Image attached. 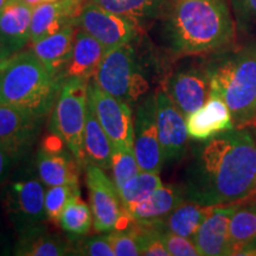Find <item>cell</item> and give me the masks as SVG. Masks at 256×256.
Listing matches in <instances>:
<instances>
[{
  "label": "cell",
  "mask_w": 256,
  "mask_h": 256,
  "mask_svg": "<svg viewBox=\"0 0 256 256\" xmlns=\"http://www.w3.org/2000/svg\"><path fill=\"white\" fill-rule=\"evenodd\" d=\"M62 84L31 50L17 52L0 66V104L46 119Z\"/></svg>",
  "instance_id": "obj_3"
},
{
  "label": "cell",
  "mask_w": 256,
  "mask_h": 256,
  "mask_svg": "<svg viewBox=\"0 0 256 256\" xmlns=\"http://www.w3.org/2000/svg\"><path fill=\"white\" fill-rule=\"evenodd\" d=\"M252 127H254L255 128V134H254V138H255V142H256V124H254V126H252Z\"/></svg>",
  "instance_id": "obj_41"
},
{
  "label": "cell",
  "mask_w": 256,
  "mask_h": 256,
  "mask_svg": "<svg viewBox=\"0 0 256 256\" xmlns=\"http://www.w3.org/2000/svg\"><path fill=\"white\" fill-rule=\"evenodd\" d=\"M108 11L140 20L156 18L162 12L165 0H89Z\"/></svg>",
  "instance_id": "obj_28"
},
{
  "label": "cell",
  "mask_w": 256,
  "mask_h": 256,
  "mask_svg": "<svg viewBox=\"0 0 256 256\" xmlns=\"http://www.w3.org/2000/svg\"><path fill=\"white\" fill-rule=\"evenodd\" d=\"M134 153L142 171L160 174L165 165L156 119L154 94L146 95L134 116Z\"/></svg>",
  "instance_id": "obj_13"
},
{
  "label": "cell",
  "mask_w": 256,
  "mask_h": 256,
  "mask_svg": "<svg viewBox=\"0 0 256 256\" xmlns=\"http://www.w3.org/2000/svg\"><path fill=\"white\" fill-rule=\"evenodd\" d=\"M72 255L83 256H115L107 235L78 238L72 240Z\"/></svg>",
  "instance_id": "obj_34"
},
{
  "label": "cell",
  "mask_w": 256,
  "mask_h": 256,
  "mask_svg": "<svg viewBox=\"0 0 256 256\" xmlns=\"http://www.w3.org/2000/svg\"><path fill=\"white\" fill-rule=\"evenodd\" d=\"M110 170L112 176H113L112 180L118 190L122 188L130 178H133L142 171L134 151H124V150L118 148H113Z\"/></svg>",
  "instance_id": "obj_31"
},
{
  "label": "cell",
  "mask_w": 256,
  "mask_h": 256,
  "mask_svg": "<svg viewBox=\"0 0 256 256\" xmlns=\"http://www.w3.org/2000/svg\"><path fill=\"white\" fill-rule=\"evenodd\" d=\"M154 98L156 127L164 162L176 164L186 153L188 140L186 118L162 89L156 92Z\"/></svg>",
  "instance_id": "obj_14"
},
{
  "label": "cell",
  "mask_w": 256,
  "mask_h": 256,
  "mask_svg": "<svg viewBox=\"0 0 256 256\" xmlns=\"http://www.w3.org/2000/svg\"><path fill=\"white\" fill-rule=\"evenodd\" d=\"M106 52L107 50L100 42L78 28L74 42L72 58L63 74V82L72 78L90 81Z\"/></svg>",
  "instance_id": "obj_22"
},
{
  "label": "cell",
  "mask_w": 256,
  "mask_h": 256,
  "mask_svg": "<svg viewBox=\"0 0 256 256\" xmlns=\"http://www.w3.org/2000/svg\"><path fill=\"white\" fill-rule=\"evenodd\" d=\"M32 10L24 0H8L0 10V34L18 52L30 40Z\"/></svg>",
  "instance_id": "obj_24"
},
{
  "label": "cell",
  "mask_w": 256,
  "mask_h": 256,
  "mask_svg": "<svg viewBox=\"0 0 256 256\" xmlns=\"http://www.w3.org/2000/svg\"><path fill=\"white\" fill-rule=\"evenodd\" d=\"M92 80L102 90L128 104L142 98L150 88L130 42L107 51Z\"/></svg>",
  "instance_id": "obj_6"
},
{
  "label": "cell",
  "mask_w": 256,
  "mask_h": 256,
  "mask_svg": "<svg viewBox=\"0 0 256 256\" xmlns=\"http://www.w3.org/2000/svg\"><path fill=\"white\" fill-rule=\"evenodd\" d=\"M76 25L100 42L107 51L130 43L138 34V23L132 18L108 11L92 2L83 8Z\"/></svg>",
  "instance_id": "obj_12"
},
{
  "label": "cell",
  "mask_w": 256,
  "mask_h": 256,
  "mask_svg": "<svg viewBox=\"0 0 256 256\" xmlns=\"http://www.w3.org/2000/svg\"><path fill=\"white\" fill-rule=\"evenodd\" d=\"M16 162L17 160L14 156L0 147V185L4 183L5 179L8 178L10 171L14 168Z\"/></svg>",
  "instance_id": "obj_36"
},
{
  "label": "cell",
  "mask_w": 256,
  "mask_h": 256,
  "mask_svg": "<svg viewBox=\"0 0 256 256\" xmlns=\"http://www.w3.org/2000/svg\"><path fill=\"white\" fill-rule=\"evenodd\" d=\"M76 25H69L56 34L31 43L30 50L52 76L63 83V74L72 55Z\"/></svg>",
  "instance_id": "obj_19"
},
{
  "label": "cell",
  "mask_w": 256,
  "mask_h": 256,
  "mask_svg": "<svg viewBox=\"0 0 256 256\" xmlns=\"http://www.w3.org/2000/svg\"><path fill=\"white\" fill-rule=\"evenodd\" d=\"M14 254L19 256H63L72 255V240L48 229L46 223L17 234Z\"/></svg>",
  "instance_id": "obj_21"
},
{
  "label": "cell",
  "mask_w": 256,
  "mask_h": 256,
  "mask_svg": "<svg viewBox=\"0 0 256 256\" xmlns=\"http://www.w3.org/2000/svg\"><path fill=\"white\" fill-rule=\"evenodd\" d=\"M81 194L80 188L72 185H55L46 190V212L48 220L58 223L60 216L69 200L75 194Z\"/></svg>",
  "instance_id": "obj_33"
},
{
  "label": "cell",
  "mask_w": 256,
  "mask_h": 256,
  "mask_svg": "<svg viewBox=\"0 0 256 256\" xmlns=\"http://www.w3.org/2000/svg\"><path fill=\"white\" fill-rule=\"evenodd\" d=\"M88 84L86 80H66L51 112V132L63 139L82 168H86L84 127L88 112Z\"/></svg>",
  "instance_id": "obj_5"
},
{
  "label": "cell",
  "mask_w": 256,
  "mask_h": 256,
  "mask_svg": "<svg viewBox=\"0 0 256 256\" xmlns=\"http://www.w3.org/2000/svg\"><path fill=\"white\" fill-rule=\"evenodd\" d=\"M44 118L11 106L0 104V147L19 160L34 147Z\"/></svg>",
  "instance_id": "obj_15"
},
{
  "label": "cell",
  "mask_w": 256,
  "mask_h": 256,
  "mask_svg": "<svg viewBox=\"0 0 256 256\" xmlns=\"http://www.w3.org/2000/svg\"><path fill=\"white\" fill-rule=\"evenodd\" d=\"M44 186L34 168H26L5 186L2 206L16 234L46 223L48 216Z\"/></svg>",
  "instance_id": "obj_7"
},
{
  "label": "cell",
  "mask_w": 256,
  "mask_h": 256,
  "mask_svg": "<svg viewBox=\"0 0 256 256\" xmlns=\"http://www.w3.org/2000/svg\"><path fill=\"white\" fill-rule=\"evenodd\" d=\"M107 236L115 256L142 255V228L134 220L127 228L112 230Z\"/></svg>",
  "instance_id": "obj_30"
},
{
  "label": "cell",
  "mask_w": 256,
  "mask_h": 256,
  "mask_svg": "<svg viewBox=\"0 0 256 256\" xmlns=\"http://www.w3.org/2000/svg\"><path fill=\"white\" fill-rule=\"evenodd\" d=\"M184 200L183 188L174 185H162L126 212L136 223L151 226L168 216Z\"/></svg>",
  "instance_id": "obj_20"
},
{
  "label": "cell",
  "mask_w": 256,
  "mask_h": 256,
  "mask_svg": "<svg viewBox=\"0 0 256 256\" xmlns=\"http://www.w3.org/2000/svg\"><path fill=\"white\" fill-rule=\"evenodd\" d=\"M4 62H5V60H4ZM4 62H0V66H2V63H4Z\"/></svg>",
  "instance_id": "obj_42"
},
{
  "label": "cell",
  "mask_w": 256,
  "mask_h": 256,
  "mask_svg": "<svg viewBox=\"0 0 256 256\" xmlns=\"http://www.w3.org/2000/svg\"><path fill=\"white\" fill-rule=\"evenodd\" d=\"M43 2H57V0H43Z\"/></svg>",
  "instance_id": "obj_40"
},
{
  "label": "cell",
  "mask_w": 256,
  "mask_h": 256,
  "mask_svg": "<svg viewBox=\"0 0 256 256\" xmlns=\"http://www.w3.org/2000/svg\"><path fill=\"white\" fill-rule=\"evenodd\" d=\"M236 31L256 40V0H230Z\"/></svg>",
  "instance_id": "obj_32"
},
{
  "label": "cell",
  "mask_w": 256,
  "mask_h": 256,
  "mask_svg": "<svg viewBox=\"0 0 256 256\" xmlns=\"http://www.w3.org/2000/svg\"><path fill=\"white\" fill-rule=\"evenodd\" d=\"M160 232L170 256H200L192 238L162 230Z\"/></svg>",
  "instance_id": "obj_35"
},
{
  "label": "cell",
  "mask_w": 256,
  "mask_h": 256,
  "mask_svg": "<svg viewBox=\"0 0 256 256\" xmlns=\"http://www.w3.org/2000/svg\"><path fill=\"white\" fill-rule=\"evenodd\" d=\"M24 2L30 6H32V8H34V6L42 4V2H43V0H24Z\"/></svg>",
  "instance_id": "obj_38"
},
{
  "label": "cell",
  "mask_w": 256,
  "mask_h": 256,
  "mask_svg": "<svg viewBox=\"0 0 256 256\" xmlns=\"http://www.w3.org/2000/svg\"><path fill=\"white\" fill-rule=\"evenodd\" d=\"M255 196H256V194H255Z\"/></svg>",
  "instance_id": "obj_45"
},
{
  "label": "cell",
  "mask_w": 256,
  "mask_h": 256,
  "mask_svg": "<svg viewBox=\"0 0 256 256\" xmlns=\"http://www.w3.org/2000/svg\"><path fill=\"white\" fill-rule=\"evenodd\" d=\"M185 200L230 206L256 194V142L248 128H234L192 147L183 179Z\"/></svg>",
  "instance_id": "obj_1"
},
{
  "label": "cell",
  "mask_w": 256,
  "mask_h": 256,
  "mask_svg": "<svg viewBox=\"0 0 256 256\" xmlns=\"http://www.w3.org/2000/svg\"><path fill=\"white\" fill-rule=\"evenodd\" d=\"M255 124H256V120H255Z\"/></svg>",
  "instance_id": "obj_44"
},
{
  "label": "cell",
  "mask_w": 256,
  "mask_h": 256,
  "mask_svg": "<svg viewBox=\"0 0 256 256\" xmlns=\"http://www.w3.org/2000/svg\"><path fill=\"white\" fill-rule=\"evenodd\" d=\"M58 224L70 240L86 236L94 224L90 206L82 200L80 194L69 200L60 214Z\"/></svg>",
  "instance_id": "obj_27"
},
{
  "label": "cell",
  "mask_w": 256,
  "mask_h": 256,
  "mask_svg": "<svg viewBox=\"0 0 256 256\" xmlns=\"http://www.w3.org/2000/svg\"><path fill=\"white\" fill-rule=\"evenodd\" d=\"M188 138L196 142H206L220 133L235 128L228 104L215 92L210 90L208 101L186 118Z\"/></svg>",
  "instance_id": "obj_17"
},
{
  "label": "cell",
  "mask_w": 256,
  "mask_h": 256,
  "mask_svg": "<svg viewBox=\"0 0 256 256\" xmlns=\"http://www.w3.org/2000/svg\"><path fill=\"white\" fill-rule=\"evenodd\" d=\"M34 170L46 186L72 185L80 188L82 165L66 144L55 133L46 136L34 156Z\"/></svg>",
  "instance_id": "obj_9"
},
{
  "label": "cell",
  "mask_w": 256,
  "mask_h": 256,
  "mask_svg": "<svg viewBox=\"0 0 256 256\" xmlns=\"http://www.w3.org/2000/svg\"><path fill=\"white\" fill-rule=\"evenodd\" d=\"M88 0H57L34 6L32 10L30 42L56 34L69 25H76L78 18ZM78 26V25H76Z\"/></svg>",
  "instance_id": "obj_16"
},
{
  "label": "cell",
  "mask_w": 256,
  "mask_h": 256,
  "mask_svg": "<svg viewBox=\"0 0 256 256\" xmlns=\"http://www.w3.org/2000/svg\"><path fill=\"white\" fill-rule=\"evenodd\" d=\"M8 0H0V10L4 8L6 4H8Z\"/></svg>",
  "instance_id": "obj_39"
},
{
  "label": "cell",
  "mask_w": 256,
  "mask_h": 256,
  "mask_svg": "<svg viewBox=\"0 0 256 256\" xmlns=\"http://www.w3.org/2000/svg\"><path fill=\"white\" fill-rule=\"evenodd\" d=\"M214 206H203L196 202L184 200L168 216L151 226H156L162 232H174L192 238Z\"/></svg>",
  "instance_id": "obj_25"
},
{
  "label": "cell",
  "mask_w": 256,
  "mask_h": 256,
  "mask_svg": "<svg viewBox=\"0 0 256 256\" xmlns=\"http://www.w3.org/2000/svg\"><path fill=\"white\" fill-rule=\"evenodd\" d=\"M88 104L113 148L134 151V119L130 104L102 90L94 80L88 84Z\"/></svg>",
  "instance_id": "obj_8"
},
{
  "label": "cell",
  "mask_w": 256,
  "mask_h": 256,
  "mask_svg": "<svg viewBox=\"0 0 256 256\" xmlns=\"http://www.w3.org/2000/svg\"><path fill=\"white\" fill-rule=\"evenodd\" d=\"M84 147L86 164H92L101 168L104 171L110 170L112 154H113V145L110 138L101 127L98 118L88 104L87 120L84 127Z\"/></svg>",
  "instance_id": "obj_26"
},
{
  "label": "cell",
  "mask_w": 256,
  "mask_h": 256,
  "mask_svg": "<svg viewBox=\"0 0 256 256\" xmlns=\"http://www.w3.org/2000/svg\"><path fill=\"white\" fill-rule=\"evenodd\" d=\"M86 184L89 192L94 229L110 232L119 226L126 216L118 188L98 166L86 165Z\"/></svg>",
  "instance_id": "obj_10"
},
{
  "label": "cell",
  "mask_w": 256,
  "mask_h": 256,
  "mask_svg": "<svg viewBox=\"0 0 256 256\" xmlns=\"http://www.w3.org/2000/svg\"><path fill=\"white\" fill-rule=\"evenodd\" d=\"M238 203L215 206L192 238L200 256L230 255L229 223Z\"/></svg>",
  "instance_id": "obj_18"
},
{
  "label": "cell",
  "mask_w": 256,
  "mask_h": 256,
  "mask_svg": "<svg viewBox=\"0 0 256 256\" xmlns=\"http://www.w3.org/2000/svg\"><path fill=\"white\" fill-rule=\"evenodd\" d=\"M18 51L5 40L4 36L0 34V62H4V60H8L10 57H12Z\"/></svg>",
  "instance_id": "obj_37"
},
{
  "label": "cell",
  "mask_w": 256,
  "mask_h": 256,
  "mask_svg": "<svg viewBox=\"0 0 256 256\" xmlns=\"http://www.w3.org/2000/svg\"><path fill=\"white\" fill-rule=\"evenodd\" d=\"M180 113L188 118L200 108L210 95V72L208 63L179 66L166 78L162 89Z\"/></svg>",
  "instance_id": "obj_11"
},
{
  "label": "cell",
  "mask_w": 256,
  "mask_h": 256,
  "mask_svg": "<svg viewBox=\"0 0 256 256\" xmlns=\"http://www.w3.org/2000/svg\"><path fill=\"white\" fill-rule=\"evenodd\" d=\"M165 43L176 56L223 52L235 43L230 0H165Z\"/></svg>",
  "instance_id": "obj_2"
},
{
  "label": "cell",
  "mask_w": 256,
  "mask_h": 256,
  "mask_svg": "<svg viewBox=\"0 0 256 256\" xmlns=\"http://www.w3.org/2000/svg\"><path fill=\"white\" fill-rule=\"evenodd\" d=\"M210 90L228 104L236 128H248L256 120V40L226 50L208 63Z\"/></svg>",
  "instance_id": "obj_4"
},
{
  "label": "cell",
  "mask_w": 256,
  "mask_h": 256,
  "mask_svg": "<svg viewBox=\"0 0 256 256\" xmlns=\"http://www.w3.org/2000/svg\"><path fill=\"white\" fill-rule=\"evenodd\" d=\"M2 242H0V246H2Z\"/></svg>",
  "instance_id": "obj_43"
},
{
  "label": "cell",
  "mask_w": 256,
  "mask_h": 256,
  "mask_svg": "<svg viewBox=\"0 0 256 256\" xmlns=\"http://www.w3.org/2000/svg\"><path fill=\"white\" fill-rule=\"evenodd\" d=\"M162 185V182L158 172L140 171L133 178H130L122 188L118 190L124 210H130V208L142 200L153 190L160 188Z\"/></svg>",
  "instance_id": "obj_29"
},
{
  "label": "cell",
  "mask_w": 256,
  "mask_h": 256,
  "mask_svg": "<svg viewBox=\"0 0 256 256\" xmlns=\"http://www.w3.org/2000/svg\"><path fill=\"white\" fill-rule=\"evenodd\" d=\"M229 240L230 255H256V200L238 204L230 218Z\"/></svg>",
  "instance_id": "obj_23"
}]
</instances>
